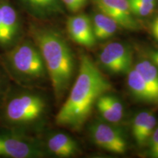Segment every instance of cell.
<instances>
[{"mask_svg":"<svg viewBox=\"0 0 158 158\" xmlns=\"http://www.w3.org/2000/svg\"><path fill=\"white\" fill-rule=\"evenodd\" d=\"M112 89V84L92 59L81 54L78 75L68 98L55 117L56 124L73 131L81 130L87 122L98 99Z\"/></svg>","mask_w":158,"mask_h":158,"instance_id":"cell-1","label":"cell"},{"mask_svg":"<svg viewBox=\"0 0 158 158\" xmlns=\"http://www.w3.org/2000/svg\"><path fill=\"white\" fill-rule=\"evenodd\" d=\"M34 43L44 60L56 101L62 100L70 86L75 59L70 45L56 29L38 28L32 31Z\"/></svg>","mask_w":158,"mask_h":158,"instance_id":"cell-2","label":"cell"},{"mask_svg":"<svg viewBox=\"0 0 158 158\" xmlns=\"http://www.w3.org/2000/svg\"><path fill=\"white\" fill-rule=\"evenodd\" d=\"M47 102L40 94L21 91L10 94L1 110L0 119L10 130L23 132L43 118Z\"/></svg>","mask_w":158,"mask_h":158,"instance_id":"cell-3","label":"cell"},{"mask_svg":"<svg viewBox=\"0 0 158 158\" xmlns=\"http://www.w3.org/2000/svg\"><path fill=\"white\" fill-rule=\"evenodd\" d=\"M5 63L12 76L20 82L40 81L48 76L42 54L31 41L14 45L6 54Z\"/></svg>","mask_w":158,"mask_h":158,"instance_id":"cell-4","label":"cell"},{"mask_svg":"<svg viewBox=\"0 0 158 158\" xmlns=\"http://www.w3.org/2000/svg\"><path fill=\"white\" fill-rule=\"evenodd\" d=\"M45 155L40 144L22 132L10 130L0 133V157L37 158Z\"/></svg>","mask_w":158,"mask_h":158,"instance_id":"cell-5","label":"cell"},{"mask_svg":"<svg viewBox=\"0 0 158 158\" xmlns=\"http://www.w3.org/2000/svg\"><path fill=\"white\" fill-rule=\"evenodd\" d=\"M98 62L112 75H127L133 67V52L129 45L120 42H110L102 46Z\"/></svg>","mask_w":158,"mask_h":158,"instance_id":"cell-6","label":"cell"},{"mask_svg":"<svg viewBox=\"0 0 158 158\" xmlns=\"http://www.w3.org/2000/svg\"><path fill=\"white\" fill-rule=\"evenodd\" d=\"M92 141L101 149L117 155H124L127 150V141L123 131L115 124L94 122L89 128Z\"/></svg>","mask_w":158,"mask_h":158,"instance_id":"cell-7","label":"cell"},{"mask_svg":"<svg viewBox=\"0 0 158 158\" xmlns=\"http://www.w3.org/2000/svg\"><path fill=\"white\" fill-rule=\"evenodd\" d=\"M100 12L114 20L118 27L136 31L140 26L130 8L128 0H92Z\"/></svg>","mask_w":158,"mask_h":158,"instance_id":"cell-8","label":"cell"},{"mask_svg":"<svg viewBox=\"0 0 158 158\" xmlns=\"http://www.w3.org/2000/svg\"><path fill=\"white\" fill-rule=\"evenodd\" d=\"M67 30L71 40L77 44L91 48L96 44L97 39L92 29V20L85 14L73 15L67 21Z\"/></svg>","mask_w":158,"mask_h":158,"instance_id":"cell-9","label":"cell"},{"mask_svg":"<svg viewBox=\"0 0 158 158\" xmlns=\"http://www.w3.org/2000/svg\"><path fill=\"white\" fill-rule=\"evenodd\" d=\"M2 12V29L0 46L10 47L14 44L19 34V20L16 11L12 6L5 3L0 6Z\"/></svg>","mask_w":158,"mask_h":158,"instance_id":"cell-10","label":"cell"},{"mask_svg":"<svg viewBox=\"0 0 158 158\" xmlns=\"http://www.w3.org/2000/svg\"><path fill=\"white\" fill-rule=\"evenodd\" d=\"M127 85L130 94L138 101L158 106L157 94L133 67L127 74Z\"/></svg>","mask_w":158,"mask_h":158,"instance_id":"cell-11","label":"cell"},{"mask_svg":"<svg viewBox=\"0 0 158 158\" xmlns=\"http://www.w3.org/2000/svg\"><path fill=\"white\" fill-rule=\"evenodd\" d=\"M47 149L57 157H71L78 155L81 149L78 143L68 134L53 133L46 141Z\"/></svg>","mask_w":158,"mask_h":158,"instance_id":"cell-12","label":"cell"},{"mask_svg":"<svg viewBox=\"0 0 158 158\" xmlns=\"http://www.w3.org/2000/svg\"><path fill=\"white\" fill-rule=\"evenodd\" d=\"M30 14L47 19L63 13L62 0H19Z\"/></svg>","mask_w":158,"mask_h":158,"instance_id":"cell-13","label":"cell"},{"mask_svg":"<svg viewBox=\"0 0 158 158\" xmlns=\"http://www.w3.org/2000/svg\"><path fill=\"white\" fill-rule=\"evenodd\" d=\"M92 24L97 40H104L113 37L118 27L114 20L101 12L93 15Z\"/></svg>","mask_w":158,"mask_h":158,"instance_id":"cell-14","label":"cell"},{"mask_svg":"<svg viewBox=\"0 0 158 158\" xmlns=\"http://www.w3.org/2000/svg\"><path fill=\"white\" fill-rule=\"evenodd\" d=\"M149 87L158 97V68L147 57H143L133 64Z\"/></svg>","mask_w":158,"mask_h":158,"instance_id":"cell-15","label":"cell"},{"mask_svg":"<svg viewBox=\"0 0 158 158\" xmlns=\"http://www.w3.org/2000/svg\"><path fill=\"white\" fill-rule=\"evenodd\" d=\"M95 106L100 116L108 123L116 124L122 121L123 116L119 115L110 108L109 105L104 100L102 95L98 99Z\"/></svg>","mask_w":158,"mask_h":158,"instance_id":"cell-16","label":"cell"},{"mask_svg":"<svg viewBox=\"0 0 158 158\" xmlns=\"http://www.w3.org/2000/svg\"><path fill=\"white\" fill-rule=\"evenodd\" d=\"M157 117H156L155 113L153 111H152L149 118H148L147 123H146L143 130H142V132L141 133V135L138 137L137 141H135L138 147L141 148L147 147L150 136H151L153 130H155L156 125H157Z\"/></svg>","mask_w":158,"mask_h":158,"instance_id":"cell-17","label":"cell"},{"mask_svg":"<svg viewBox=\"0 0 158 158\" xmlns=\"http://www.w3.org/2000/svg\"><path fill=\"white\" fill-rule=\"evenodd\" d=\"M131 13L134 16L145 17L151 15L155 10L156 2L144 3L140 2L128 0Z\"/></svg>","mask_w":158,"mask_h":158,"instance_id":"cell-18","label":"cell"},{"mask_svg":"<svg viewBox=\"0 0 158 158\" xmlns=\"http://www.w3.org/2000/svg\"><path fill=\"white\" fill-rule=\"evenodd\" d=\"M152 113V110H142L135 114L132 122V134L135 141L141 135L144 126L147 123L148 118Z\"/></svg>","mask_w":158,"mask_h":158,"instance_id":"cell-19","label":"cell"},{"mask_svg":"<svg viewBox=\"0 0 158 158\" xmlns=\"http://www.w3.org/2000/svg\"><path fill=\"white\" fill-rule=\"evenodd\" d=\"M147 147L150 157L158 158V122L150 136Z\"/></svg>","mask_w":158,"mask_h":158,"instance_id":"cell-20","label":"cell"},{"mask_svg":"<svg viewBox=\"0 0 158 158\" xmlns=\"http://www.w3.org/2000/svg\"><path fill=\"white\" fill-rule=\"evenodd\" d=\"M62 2L67 8L73 13L78 12L84 7L86 2L85 0H62Z\"/></svg>","mask_w":158,"mask_h":158,"instance_id":"cell-21","label":"cell"},{"mask_svg":"<svg viewBox=\"0 0 158 158\" xmlns=\"http://www.w3.org/2000/svg\"><path fill=\"white\" fill-rule=\"evenodd\" d=\"M145 56L158 68V49H149L146 51Z\"/></svg>","mask_w":158,"mask_h":158,"instance_id":"cell-22","label":"cell"},{"mask_svg":"<svg viewBox=\"0 0 158 158\" xmlns=\"http://www.w3.org/2000/svg\"><path fill=\"white\" fill-rule=\"evenodd\" d=\"M151 32L153 37L158 42V16L155 17L151 23Z\"/></svg>","mask_w":158,"mask_h":158,"instance_id":"cell-23","label":"cell"},{"mask_svg":"<svg viewBox=\"0 0 158 158\" xmlns=\"http://www.w3.org/2000/svg\"><path fill=\"white\" fill-rule=\"evenodd\" d=\"M5 80H4L3 76L0 74V97L2 95L3 92L5 91Z\"/></svg>","mask_w":158,"mask_h":158,"instance_id":"cell-24","label":"cell"},{"mask_svg":"<svg viewBox=\"0 0 158 158\" xmlns=\"http://www.w3.org/2000/svg\"><path fill=\"white\" fill-rule=\"evenodd\" d=\"M133 1L140 2H144V3H153V2H156V0H133Z\"/></svg>","mask_w":158,"mask_h":158,"instance_id":"cell-25","label":"cell"},{"mask_svg":"<svg viewBox=\"0 0 158 158\" xmlns=\"http://www.w3.org/2000/svg\"><path fill=\"white\" fill-rule=\"evenodd\" d=\"M2 29V12H1V8H0V31H1Z\"/></svg>","mask_w":158,"mask_h":158,"instance_id":"cell-26","label":"cell"},{"mask_svg":"<svg viewBox=\"0 0 158 158\" xmlns=\"http://www.w3.org/2000/svg\"><path fill=\"white\" fill-rule=\"evenodd\" d=\"M85 1H86V0H85Z\"/></svg>","mask_w":158,"mask_h":158,"instance_id":"cell-27","label":"cell"}]
</instances>
